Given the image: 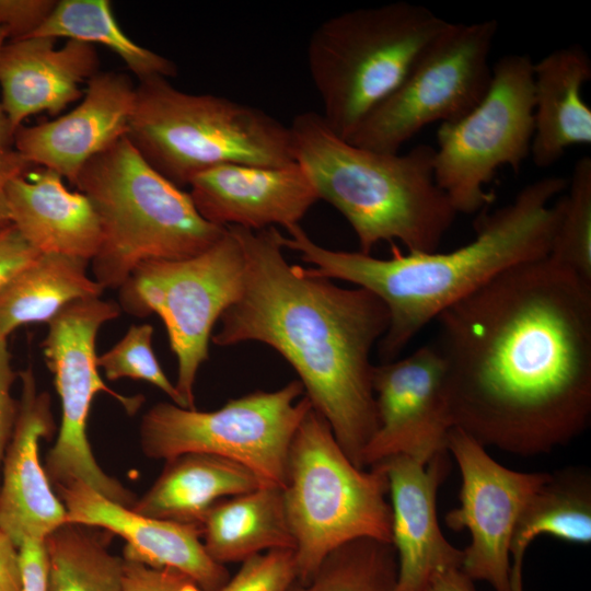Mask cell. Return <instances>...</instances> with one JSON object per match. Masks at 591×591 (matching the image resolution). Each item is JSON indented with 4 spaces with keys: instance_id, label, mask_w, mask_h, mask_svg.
<instances>
[{
    "instance_id": "obj_1",
    "label": "cell",
    "mask_w": 591,
    "mask_h": 591,
    "mask_svg": "<svg viewBox=\"0 0 591 591\" xmlns=\"http://www.w3.org/2000/svg\"><path fill=\"white\" fill-rule=\"evenodd\" d=\"M454 428L545 454L591 418V283L548 256L510 267L437 318Z\"/></svg>"
},
{
    "instance_id": "obj_2",
    "label": "cell",
    "mask_w": 591,
    "mask_h": 591,
    "mask_svg": "<svg viewBox=\"0 0 591 591\" xmlns=\"http://www.w3.org/2000/svg\"><path fill=\"white\" fill-rule=\"evenodd\" d=\"M228 228L243 251L244 282L211 340L259 341L280 354L345 454L364 468L362 454L378 429L370 354L387 331L386 305L369 290L290 265L276 227Z\"/></svg>"
},
{
    "instance_id": "obj_3",
    "label": "cell",
    "mask_w": 591,
    "mask_h": 591,
    "mask_svg": "<svg viewBox=\"0 0 591 591\" xmlns=\"http://www.w3.org/2000/svg\"><path fill=\"white\" fill-rule=\"evenodd\" d=\"M567 182L546 176L524 186L512 201L478 218L474 240L447 253L404 254L392 244L390 257L376 258L329 250L299 224L281 244L313 266L305 268L311 275L347 281L383 301L390 324L378 347L387 362L452 304L510 267L548 256Z\"/></svg>"
},
{
    "instance_id": "obj_4",
    "label": "cell",
    "mask_w": 591,
    "mask_h": 591,
    "mask_svg": "<svg viewBox=\"0 0 591 591\" xmlns=\"http://www.w3.org/2000/svg\"><path fill=\"white\" fill-rule=\"evenodd\" d=\"M296 161L317 192L351 225L359 252L380 242H401L408 252L429 253L455 220L456 211L438 186L434 148L406 153L355 146L337 136L322 115L304 112L289 126Z\"/></svg>"
},
{
    "instance_id": "obj_5",
    "label": "cell",
    "mask_w": 591,
    "mask_h": 591,
    "mask_svg": "<svg viewBox=\"0 0 591 591\" xmlns=\"http://www.w3.org/2000/svg\"><path fill=\"white\" fill-rule=\"evenodd\" d=\"M73 186L99 218L101 245L91 263L104 289H119L143 262L195 256L227 231L205 220L189 194L157 172L127 137L88 161Z\"/></svg>"
},
{
    "instance_id": "obj_6",
    "label": "cell",
    "mask_w": 591,
    "mask_h": 591,
    "mask_svg": "<svg viewBox=\"0 0 591 591\" xmlns=\"http://www.w3.org/2000/svg\"><path fill=\"white\" fill-rule=\"evenodd\" d=\"M450 23L421 4L396 1L346 11L317 25L306 60L326 125L348 140Z\"/></svg>"
},
{
    "instance_id": "obj_7",
    "label": "cell",
    "mask_w": 591,
    "mask_h": 591,
    "mask_svg": "<svg viewBox=\"0 0 591 591\" xmlns=\"http://www.w3.org/2000/svg\"><path fill=\"white\" fill-rule=\"evenodd\" d=\"M127 138L157 172L178 187L222 164L297 162L289 126L228 97L181 91L163 77L136 85Z\"/></svg>"
},
{
    "instance_id": "obj_8",
    "label": "cell",
    "mask_w": 591,
    "mask_h": 591,
    "mask_svg": "<svg viewBox=\"0 0 591 591\" xmlns=\"http://www.w3.org/2000/svg\"><path fill=\"white\" fill-rule=\"evenodd\" d=\"M387 493L383 466L357 467L311 407L291 441L282 489L297 580L310 579L333 551L351 541L392 544Z\"/></svg>"
},
{
    "instance_id": "obj_9",
    "label": "cell",
    "mask_w": 591,
    "mask_h": 591,
    "mask_svg": "<svg viewBox=\"0 0 591 591\" xmlns=\"http://www.w3.org/2000/svg\"><path fill=\"white\" fill-rule=\"evenodd\" d=\"M299 380L276 391H256L200 412L161 402L140 426L143 453L170 460L185 453H207L236 462L264 485L283 489L293 436L312 407Z\"/></svg>"
},
{
    "instance_id": "obj_10",
    "label": "cell",
    "mask_w": 591,
    "mask_h": 591,
    "mask_svg": "<svg viewBox=\"0 0 591 591\" xmlns=\"http://www.w3.org/2000/svg\"><path fill=\"white\" fill-rule=\"evenodd\" d=\"M243 282V251L227 227L213 245L195 256L141 263L118 289L121 310L140 317L154 313L163 321L185 408H195L194 384L209 357L213 325L240 298Z\"/></svg>"
},
{
    "instance_id": "obj_11",
    "label": "cell",
    "mask_w": 591,
    "mask_h": 591,
    "mask_svg": "<svg viewBox=\"0 0 591 591\" xmlns=\"http://www.w3.org/2000/svg\"><path fill=\"white\" fill-rule=\"evenodd\" d=\"M533 61L529 55L502 56L493 66L482 101L461 118L440 124L433 172L456 213L471 215L493 204L486 190L496 171L518 173L534 132Z\"/></svg>"
},
{
    "instance_id": "obj_12",
    "label": "cell",
    "mask_w": 591,
    "mask_h": 591,
    "mask_svg": "<svg viewBox=\"0 0 591 591\" xmlns=\"http://www.w3.org/2000/svg\"><path fill=\"white\" fill-rule=\"evenodd\" d=\"M120 311L115 301L84 299L69 303L48 323L42 347L60 397L61 422L44 468L56 487L80 480L104 497L131 508L136 502L132 494L100 467L86 434L89 413L97 393L113 396L128 414L135 413L143 401L141 396L113 391L99 372L96 335Z\"/></svg>"
},
{
    "instance_id": "obj_13",
    "label": "cell",
    "mask_w": 591,
    "mask_h": 591,
    "mask_svg": "<svg viewBox=\"0 0 591 591\" xmlns=\"http://www.w3.org/2000/svg\"><path fill=\"white\" fill-rule=\"evenodd\" d=\"M496 20L453 23L424 53L401 85L358 126L348 142L397 153L427 125L454 121L486 94Z\"/></svg>"
},
{
    "instance_id": "obj_14",
    "label": "cell",
    "mask_w": 591,
    "mask_h": 591,
    "mask_svg": "<svg viewBox=\"0 0 591 591\" xmlns=\"http://www.w3.org/2000/svg\"><path fill=\"white\" fill-rule=\"evenodd\" d=\"M447 450L460 468V506L444 521L454 530L466 529L470 544L463 549L461 570L473 581H486L495 591H512L510 543L517 520L532 494L549 473H524L495 461L485 447L459 428L448 436Z\"/></svg>"
},
{
    "instance_id": "obj_15",
    "label": "cell",
    "mask_w": 591,
    "mask_h": 591,
    "mask_svg": "<svg viewBox=\"0 0 591 591\" xmlns=\"http://www.w3.org/2000/svg\"><path fill=\"white\" fill-rule=\"evenodd\" d=\"M372 389L378 429L363 451L364 468L394 455H406L427 465L448 452L453 424L443 363L432 345L373 366Z\"/></svg>"
},
{
    "instance_id": "obj_16",
    "label": "cell",
    "mask_w": 591,
    "mask_h": 591,
    "mask_svg": "<svg viewBox=\"0 0 591 591\" xmlns=\"http://www.w3.org/2000/svg\"><path fill=\"white\" fill-rule=\"evenodd\" d=\"M136 101L129 76L99 71L81 102L69 113L34 126H21L13 144L33 165L55 171L71 185L88 161L127 137Z\"/></svg>"
},
{
    "instance_id": "obj_17",
    "label": "cell",
    "mask_w": 591,
    "mask_h": 591,
    "mask_svg": "<svg viewBox=\"0 0 591 591\" xmlns=\"http://www.w3.org/2000/svg\"><path fill=\"white\" fill-rule=\"evenodd\" d=\"M57 490L67 523L97 526L121 536L126 541L124 558L176 570L202 591H212L230 578L224 565L207 554L200 525L142 515L80 480Z\"/></svg>"
},
{
    "instance_id": "obj_18",
    "label": "cell",
    "mask_w": 591,
    "mask_h": 591,
    "mask_svg": "<svg viewBox=\"0 0 591 591\" xmlns=\"http://www.w3.org/2000/svg\"><path fill=\"white\" fill-rule=\"evenodd\" d=\"M21 397L12 437L3 457L0 530L19 547L26 538L45 541L67 523L39 461V442L55 429L50 396L39 392L32 367L20 372Z\"/></svg>"
},
{
    "instance_id": "obj_19",
    "label": "cell",
    "mask_w": 591,
    "mask_h": 591,
    "mask_svg": "<svg viewBox=\"0 0 591 591\" xmlns=\"http://www.w3.org/2000/svg\"><path fill=\"white\" fill-rule=\"evenodd\" d=\"M188 193L198 213L220 227L262 230L298 225L320 200L304 169L222 164L196 175Z\"/></svg>"
},
{
    "instance_id": "obj_20",
    "label": "cell",
    "mask_w": 591,
    "mask_h": 591,
    "mask_svg": "<svg viewBox=\"0 0 591 591\" xmlns=\"http://www.w3.org/2000/svg\"><path fill=\"white\" fill-rule=\"evenodd\" d=\"M448 454L434 456L427 465L406 455L378 463L389 480L397 591H424L434 573L461 568L463 549L447 541L437 518V493L449 472Z\"/></svg>"
},
{
    "instance_id": "obj_21",
    "label": "cell",
    "mask_w": 591,
    "mask_h": 591,
    "mask_svg": "<svg viewBox=\"0 0 591 591\" xmlns=\"http://www.w3.org/2000/svg\"><path fill=\"white\" fill-rule=\"evenodd\" d=\"M94 45L31 36L10 40L0 53L1 106L12 131L28 116L47 112L59 114L83 96L80 84L100 70Z\"/></svg>"
},
{
    "instance_id": "obj_22",
    "label": "cell",
    "mask_w": 591,
    "mask_h": 591,
    "mask_svg": "<svg viewBox=\"0 0 591 591\" xmlns=\"http://www.w3.org/2000/svg\"><path fill=\"white\" fill-rule=\"evenodd\" d=\"M11 224L39 254H62L91 262L101 228L89 198L72 192L49 169L11 179L7 186Z\"/></svg>"
},
{
    "instance_id": "obj_23",
    "label": "cell",
    "mask_w": 591,
    "mask_h": 591,
    "mask_svg": "<svg viewBox=\"0 0 591 591\" xmlns=\"http://www.w3.org/2000/svg\"><path fill=\"white\" fill-rule=\"evenodd\" d=\"M590 79L591 59L578 44L557 48L533 63L530 154L537 167L552 166L569 147L591 143V108L581 94Z\"/></svg>"
},
{
    "instance_id": "obj_24",
    "label": "cell",
    "mask_w": 591,
    "mask_h": 591,
    "mask_svg": "<svg viewBox=\"0 0 591 591\" xmlns=\"http://www.w3.org/2000/svg\"><path fill=\"white\" fill-rule=\"evenodd\" d=\"M263 485L236 462L207 453H185L166 460L160 476L131 509L151 518L200 525L222 498Z\"/></svg>"
},
{
    "instance_id": "obj_25",
    "label": "cell",
    "mask_w": 591,
    "mask_h": 591,
    "mask_svg": "<svg viewBox=\"0 0 591 591\" xmlns=\"http://www.w3.org/2000/svg\"><path fill=\"white\" fill-rule=\"evenodd\" d=\"M207 554L224 565L276 548L294 549L282 489L263 485L216 502L201 524Z\"/></svg>"
},
{
    "instance_id": "obj_26",
    "label": "cell",
    "mask_w": 591,
    "mask_h": 591,
    "mask_svg": "<svg viewBox=\"0 0 591 591\" xmlns=\"http://www.w3.org/2000/svg\"><path fill=\"white\" fill-rule=\"evenodd\" d=\"M545 534L568 543L590 544L591 475L586 468L571 466L549 473L523 507L510 543L512 591H523L526 548Z\"/></svg>"
},
{
    "instance_id": "obj_27",
    "label": "cell",
    "mask_w": 591,
    "mask_h": 591,
    "mask_svg": "<svg viewBox=\"0 0 591 591\" xmlns=\"http://www.w3.org/2000/svg\"><path fill=\"white\" fill-rule=\"evenodd\" d=\"M89 260L39 254L0 290V334L18 327L49 323L73 301L101 298L104 288L89 277Z\"/></svg>"
},
{
    "instance_id": "obj_28",
    "label": "cell",
    "mask_w": 591,
    "mask_h": 591,
    "mask_svg": "<svg viewBox=\"0 0 591 591\" xmlns=\"http://www.w3.org/2000/svg\"><path fill=\"white\" fill-rule=\"evenodd\" d=\"M33 36L103 45L116 54L138 80L171 78L176 65L129 38L116 21L109 0H59Z\"/></svg>"
},
{
    "instance_id": "obj_29",
    "label": "cell",
    "mask_w": 591,
    "mask_h": 591,
    "mask_svg": "<svg viewBox=\"0 0 591 591\" xmlns=\"http://www.w3.org/2000/svg\"><path fill=\"white\" fill-rule=\"evenodd\" d=\"M48 591H123L124 558L83 525L65 523L45 540Z\"/></svg>"
},
{
    "instance_id": "obj_30",
    "label": "cell",
    "mask_w": 591,
    "mask_h": 591,
    "mask_svg": "<svg viewBox=\"0 0 591 591\" xmlns=\"http://www.w3.org/2000/svg\"><path fill=\"white\" fill-rule=\"evenodd\" d=\"M289 591H397V557L391 543L358 538L333 551L306 581Z\"/></svg>"
},
{
    "instance_id": "obj_31",
    "label": "cell",
    "mask_w": 591,
    "mask_h": 591,
    "mask_svg": "<svg viewBox=\"0 0 591 591\" xmlns=\"http://www.w3.org/2000/svg\"><path fill=\"white\" fill-rule=\"evenodd\" d=\"M548 257L591 283V159L573 166Z\"/></svg>"
},
{
    "instance_id": "obj_32",
    "label": "cell",
    "mask_w": 591,
    "mask_h": 591,
    "mask_svg": "<svg viewBox=\"0 0 591 591\" xmlns=\"http://www.w3.org/2000/svg\"><path fill=\"white\" fill-rule=\"evenodd\" d=\"M152 335L150 324L131 325L117 344L97 356V367L103 369L109 381L121 378L146 381L165 393L174 404L184 407L175 384L167 379L155 357Z\"/></svg>"
},
{
    "instance_id": "obj_33",
    "label": "cell",
    "mask_w": 591,
    "mask_h": 591,
    "mask_svg": "<svg viewBox=\"0 0 591 591\" xmlns=\"http://www.w3.org/2000/svg\"><path fill=\"white\" fill-rule=\"evenodd\" d=\"M297 577L294 551L276 548L242 561L239 571L212 591H289Z\"/></svg>"
},
{
    "instance_id": "obj_34",
    "label": "cell",
    "mask_w": 591,
    "mask_h": 591,
    "mask_svg": "<svg viewBox=\"0 0 591 591\" xmlns=\"http://www.w3.org/2000/svg\"><path fill=\"white\" fill-rule=\"evenodd\" d=\"M124 558V557H123ZM123 591H202L185 575L124 558Z\"/></svg>"
},
{
    "instance_id": "obj_35",
    "label": "cell",
    "mask_w": 591,
    "mask_h": 591,
    "mask_svg": "<svg viewBox=\"0 0 591 591\" xmlns=\"http://www.w3.org/2000/svg\"><path fill=\"white\" fill-rule=\"evenodd\" d=\"M56 0H0V27L11 40L31 37L48 18Z\"/></svg>"
},
{
    "instance_id": "obj_36",
    "label": "cell",
    "mask_w": 591,
    "mask_h": 591,
    "mask_svg": "<svg viewBox=\"0 0 591 591\" xmlns=\"http://www.w3.org/2000/svg\"><path fill=\"white\" fill-rule=\"evenodd\" d=\"M15 378L7 338L0 334V465L12 437L18 415V403L11 395Z\"/></svg>"
},
{
    "instance_id": "obj_37",
    "label": "cell",
    "mask_w": 591,
    "mask_h": 591,
    "mask_svg": "<svg viewBox=\"0 0 591 591\" xmlns=\"http://www.w3.org/2000/svg\"><path fill=\"white\" fill-rule=\"evenodd\" d=\"M38 255L12 224L0 229V290Z\"/></svg>"
},
{
    "instance_id": "obj_38",
    "label": "cell",
    "mask_w": 591,
    "mask_h": 591,
    "mask_svg": "<svg viewBox=\"0 0 591 591\" xmlns=\"http://www.w3.org/2000/svg\"><path fill=\"white\" fill-rule=\"evenodd\" d=\"M21 590L48 591V560L45 541L26 538L18 547Z\"/></svg>"
},
{
    "instance_id": "obj_39",
    "label": "cell",
    "mask_w": 591,
    "mask_h": 591,
    "mask_svg": "<svg viewBox=\"0 0 591 591\" xmlns=\"http://www.w3.org/2000/svg\"><path fill=\"white\" fill-rule=\"evenodd\" d=\"M33 166L35 165L14 149L0 151V229L11 225L7 200L8 183L18 176L27 174Z\"/></svg>"
},
{
    "instance_id": "obj_40",
    "label": "cell",
    "mask_w": 591,
    "mask_h": 591,
    "mask_svg": "<svg viewBox=\"0 0 591 591\" xmlns=\"http://www.w3.org/2000/svg\"><path fill=\"white\" fill-rule=\"evenodd\" d=\"M21 570L19 549L0 530V591H20Z\"/></svg>"
},
{
    "instance_id": "obj_41",
    "label": "cell",
    "mask_w": 591,
    "mask_h": 591,
    "mask_svg": "<svg viewBox=\"0 0 591 591\" xmlns=\"http://www.w3.org/2000/svg\"><path fill=\"white\" fill-rule=\"evenodd\" d=\"M424 591H475V587L461 568H450L434 573Z\"/></svg>"
},
{
    "instance_id": "obj_42",
    "label": "cell",
    "mask_w": 591,
    "mask_h": 591,
    "mask_svg": "<svg viewBox=\"0 0 591 591\" xmlns=\"http://www.w3.org/2000/svg\"><path fill=\"white\" fill-rule=\"evenodd\" d=\"M8 39V33L3 27H0V53ZM14 132L11 129L10 123L0 103V151L11 148L13 143Z\"/></svg>"
}]
</instances>
